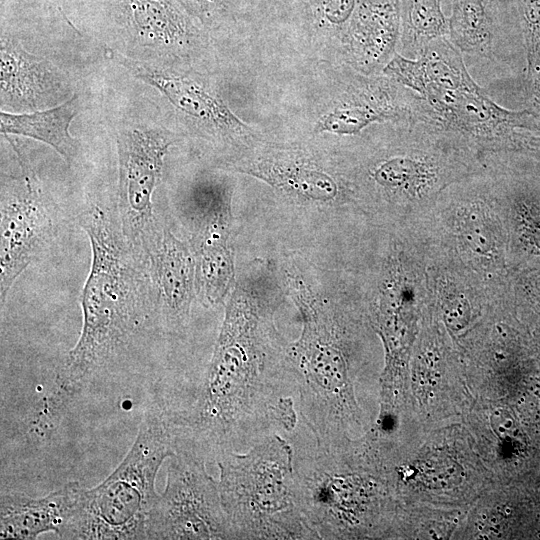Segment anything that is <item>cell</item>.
Masks as SVG:
<instances>
[{"label": "cell", "instance_id": "44dd1931", "mask_svg": "<svg viewBox=\"0 0 540 540\" xmlns=\"http://www.w3.org/2000/svg\"><path fill=\"white\" fill-rule=\"evenodd\" d=\"M382 185L396 189H416L428 178L427 170L409 158H395L381 165L374 174Z\"/></svg>", "mask_w": 540, "mask_h": 540}, {"label": "cell", "instance_id": "8992f818", "mask_svg": "<svg viewBox=\"0 0 540 540\" xmlns=\"http://www.w3.org/2000/svg\"><path fill=\"white\" fill-rule=\"evenodd\" d=\"M169 459L166 487L146 519L147 539H235L206 462L184 451Z\"/></svg>", "mask_w": 540, "mask_h": 540}, {"label": "cell", "instance_id": "7a4b0ae2", "mask_svg": "<svg viewBox=\"0 0 540 540\" xmlns=\"http://www.w3.org/2000/svg\"><path fill=\"white\" fill-rule=\"evenodd\" d=\"M80 224L91 245V266L82 296V329L57 370L46 408L54 416L122 355L147 313L136 294V274L126 240L98 206L83 212Z\"/></svg>", "mask_w": 540, "mask_h": 540}, {"label": "cell", "instance_id": "4fadbf2b", "mask_svg": "<svg viewBox=\"0 0 540 540\" xmlns=\"http://www.w3.org/2000/svg\"><path fill=\"white\" fill-rule=\"evenodd\" d=\"M118 61L143 81L161 91L183 112L223 129H235L241 122L218 99L201 86L183 78L168 76L144 64L115 55Z\"/></svg>", "mask_w": 540, "mask_h": 540}, {"label": "cell", "instance_id": "7c38bea8", "mask_svg": "<svg viewBox=\"0 0 540 540\" xmlns=\"http://www.w3.org/2000/svg\"><path fill=\"white\" fill-rule=\"evenodd\" d=\"M2 105L34 110L61 96L62 79L53 65L27 52L20 43L1 42Z\"/></svg>", "mask_w": 540, "mask_h": 540}, {"label": "cell", "instance_id": "ba28073f", "mask_svg": "<svg viewBox=\"0 0 540 540\" xmlns=\"http://www.w3.org/2000/svg\"><path fill=\"white\" fill-rule=\"evenodd\" d=\"M171 144V138L153 130L134 129L118 139L119 215L122 234L135 252L158 225L152 196Z\"/></svg>", "mask_w": 540, "mask_h": 540}, {"label": "cell", "instance_id": "2e32d148", "mask_svg": "<svg viewBox=\"0 0 540 540\" xmlns=\"http://www.w3.org/2000/svg\"><path fill=\"white\" fill-rule=\"evenodd\" d=\"M124 3L130 26L144 42L171 46L185 36L183 17L170 0H125Z\"/></svg>", "mask_w": 540, "mask_h": 540}, {"label": "cell", "instance_id": "e0dca14e", "mask_svg": "<svg viewBox=\"0 0 540 540\" xmlns=\"http://www.w3.org/2000/svg\"><path fill=\"white\" fill-rule=\"evenodd\" d=\"M491 4L492 0H454L448 32L462 51H488L493 25Z\"/></svg>", "mask_w": 540, "mask_h": 540}, {"label": "cell", "instance_id": "277c9868", "mask_svg": "<svg viewBox=\"0 0 540 540\" xmlns=\"http://www.w3.org/2000/svg\"><path fill=\"white\" fill-rule=\"evenodd\" d=\"M175 452L165 409L150 407L131 449L115 470L97 486L82 487L60 539H147L146 519L159 496L156 476Z\"/></svg>", "mask_w": 540, "mask_h": 540}, {"label": "cell", "instance_id": "603a6c76", "mask_svg": "<svg viewBox=\"0 0 540 540\" xmlns=\"http://www.w3.org/2000/svg\"><path fill=\"white\" fill-rule=\"evenodd\" d=\"M469 314V305L463 297L454 296L446 300L444 317L451 329L455 331L462 329L468 323Z\"/></svg>", "mask_w": 540, "mask_h": 540}, {"label": "cell", "instance_id": "ac0fdd59", "mask_svg": "<svg viewBox=\"0 0 540 540\" xmlns=\"http://www.w3.org/2000/svg\"><path fill=\"white\" fill-rule=\"evenodd\" d=\"M264 179L287 191L316 200H329L336 196L337 186L332 178L319 171L298 166H260Z\"/></svg>", "mask_w": 540, "mask_h": 540}, {"label": "cell", "instance_id": "9c48e42d", "mask_svg": "<svg viewBox=\"0 0 540 540\" xmlns=\"http://www.w3.org/2000/svg\"><path fill=\"white\" fill-rule=\"evenodd\" d=\"M137 254L148 264L164 319L172 328L180 327L189 318L196 289V264L190 247L170 230L157 226Z\"/></svg>", "mask_w": 540, "mask_h": 540}, {"label": "cell", "instance_id": "52a82bcc", "mask_svg": "<svg viewBox=\"0 0 540 540\" xmlns=\"http://www.w3.org/2000/svg\"><path fill=\"white\" fill-rule=\"evenodd\" d=\"M21 173L2 175L0 221V298L3 305L16 279L51 240L52 202L15 146Z\"/></svg>", "mask_w": 540, "mask_h": 540}, {"label": "cell", "instance_id": "5bb4252c", "mask_svg": "<svg viewBox=\"0 0 540 540\" xmlns=\"http://www.w3.org/2000/svg\"><path fill=\"white\" fill-rule=\"evenodd\" d=\"M78 110V96L74 95L47 110L18 114L1 112L0 131L4 135H23L44 142L67 162H71L77 153V146L69 133V126Z\"/></svg>", "mask_w": 540, "mask_h": 540}, {"label": "cell", "instance_id": "484cf974", "mask_svg": "<svg viewBox=\"0 0 540 540\" xmlns=\"http://www.w3.org/2000/svg\"><path fill=\"white\" fill-rule=\"evenodd\" d=\"M194 1L202 3V2H208V1H211V0H194Z\"/></svg>", "mask_w": 540, "mask_h": 540}, {"label": "cell", "instance_id": "d6986e66", "mask_svg": "<svg viewBox=\"0 0 540 540\" xmlns=\"http://www.w3.org/2000/svg\"><path fill=\"white\" fill-rule=\"evenodd\" d=\"M403 18L406 34L414 43L428 44L448 32L440 0H403Z\"/></svg>", "mask_w": 540, "mask_h": 540}, {"label": "cell", "instance_id": "30bf717a", "mask_svg": "<svg viewBox=\"0 0 540 540\" xmlns=\"http://www.w3.org/2000/svg\"><path fill=\"white\" fill-rule=\"evenodd\" d=\"M81 488L72 481L41 498L2 493L0 538L31 540L47 532L60 538L74 514Z\"/></svg>", "mask_w": 540, "mask_h": 540}, {"label": "cell", "instance_id": "7402d4cb", "mask_svg": "<svg viewBox=\"0 0 540 540\" xmlns=\"http://www.w3.org/2000/svg\"><path fill=\"white\" fill-rule=\"evenodd\" d=\"M381 118L380 112L367 106L339 109L319 121L316 131L351 134L359 132L369 123L379 121Z\"/></svg>", "mask_w": 540, "mask_h": 540}, {"label": "cell", "instance_id": "5b68a950", "mask_svg": "<svg viewBox=\"0 0 540 540\" xmlns=\"http://www.w3.org/2000/svg\"><path fill=\"white\" fill-rule=\"evenodd\" d=\"M290 288L303 321L300 338L287 347L298 413L315 439H344L356 405L339 325L302 281L291 278Z\"/></svg>", "mask_w": 540, "mask_h": 540}, {"label": "cell", "instance_id": "3957f363", "mask_svg": "<svg viewBox=\"0 0 540 540\" xmlns=\"http://www.w3.org/2000/svg\"><path fill=\"white\" fill-rule=\"evenodd\" d=\"M292 444L273 433L217 461L222 504L235 539H319L299 502Z\"/></svg>", "mask_w": 540, "mask_h": 540}, {"label": "cell", "instance_id": "9a60e30c", "mask_svg": "<svg viewBox=\"0 0 540 540\" xmlns=\"http://www.w3.org/2000/svg\"><path fill=\"white\" fill-rule=\"evenodd\" d=\"M229 232L227 229L216 228L192 236L196 288L202 299L212 306L223 302L234 282Z\"/></svg>", "mask_w": 540, "mask_h": 540}, {"label": "cell", "instance_id": "d4e9b609", "mask_svg": "<svg viewBox=\"0 0 540 540\" xmlns=\"http://www.w3.org/2000/svg\"><path fill=\"white\" fill-rule=\"evenodd\" d=\"M529 296L540 309V274L535 275L529 281Z\"/></svg>", "mask_w": 540, "mask_h": 540}, {"label": "cell", "instance_id": "cb8c5ba5", "mask_svg": "<svg viewBox=\"0 0 540 540\" xmlns=\"http://www.w3.org/2000/svg\"><path fill=\"white\" fill-rule=\"evenodd\" d=\"M494 433L502 439L512 437L516 432V423L512 415L505 409H495L490 416Z\"/></svg>", "mask_w": 540, "mask_h": 540}, {"label": "cell", "instance_id": "ffe728a7", "mask_svg": "<svg viewBox=\"0 0 540 540\" xmlns=\"http://www.w3.org/2000/svg\"><path fill=\"white\" fill-rule=\"evenodd\" d=\"M524 21L528 88L534 102L540 106V0H520Z\"/></svg>", "mask_w": 540, "mask_h": 540}, {"label": "cell", "instance_id": "8fae6325", "mask_svg": "<svg viewBox=\"0 0 540 540\" xmlns=\"http://www.w3.org/2000/svg\"><path fill=\"white\" fill-rule=\"evenodd\" d=\"M422 95L446 121L470 133L501 134L526 124L529 115L499 107L470 77L451 88H432Z\"/></svg>", "mask_w": 540, "mask_h": 540}, {"label": "cell", "instance_id": "6da1fadb", "mask_svg": "<svg viewBox=\"0 0 540 540\" xmlns=\"http://www.w3.org/2000/svg\"><path fill=\"white\" fill-rule=\"evenodd\" d=\"M297 389L287 349L253 299L236 289L227 304L211 361L177 408H165L176 451L217 463L298 424Z\"/></svg>", "mask_w": 540, "mask_h": 540}]
</instances>
